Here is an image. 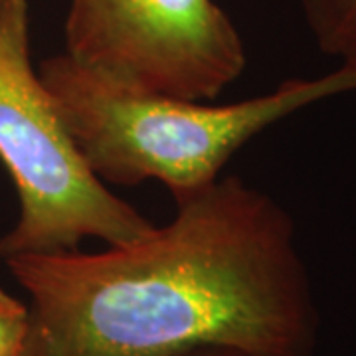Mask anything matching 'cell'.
Masks as SVG:
<instances>
[{
	"label": "cell",
	"mask_w": 356,
	"mask_h": 356,
	"mask_svg": "<svg viewBox=\"0 0 356 356\" xmlns=\"http://www.w3.org/2000/svg\"><path fill=\"white\" fill-rule=\"evenodd\" d=\"M28 295L22 356H315L321 317L293 216L222 177L139 240L4 259Z\"/></svg>",
	"instance_id": "obj_1"
},
{
	"label": "cell",
	"mask_w": 356,
	"mask_h": 356,
	"mask_svg": "<svg viewBox=\"0 0 356 356\" xmlns=\"http://www.w3.org/2000/svg\"><path fill=\"white\" fill-rule=\"evenodd\" d=\"M38 74L77 151L103 184L156 180L175 204L212 186L248 140L283 117L356 91V62L226 105L121 91L89 76L64 51L46 58Z\"/></svg>",
	"instance_id": "obj_2"
},
{
	"label": "cell",
	"mask_w": 356,
	"mask_h": 356,
	"mask_svg": "<svg viewBox=\"0 0 356 356\" xmlns=\"http://www.w3.org/2000/svg\"><path fill=\"white\" fill-rule=\"evenodd\" d=\"M0 161L18 218L0 259L79 250L88 238L117 245L154 228L89 170L30 60L28 0H0Z\"/></svg>",
	"instance_id": "obj_3"
},
{
	"label": "cell",
	"mask_w": 356,
	"mask_h": 356,
	"mask_svg": "<svg viewBox=\"0 0 356 356\" xmlns=\"http://www.w3.org/2000/svg\"><path fill=\"white\" fill-rule=\"evenodd\" d=\"M64 54L129 93L214 102L248 56L214 0H70Z\"/></svg>",
	"instance_id": "obj_4"
},
{
	"label": "cell",
	"mask_w": 356,
	"mask_h": 356,
	"mask_svg": "<svg viewBox=\"0 0 356 356\" xmlns=\"http://www.w3.org/2000/svg\"><path fill=\"white\" fill-rule=\"evenodd\" d=\"M299 8L318 50L356 62V0H299Z\"/></svg>",
	"instance_id": "obj_5"
},
{
	"label": "cell",
	"mask_w": 356,
	"mask_h": 356,
	"mask_svg": "<svg viewBox=\"0 0 356 356\" xmlns=\"http://www.w3.org/2000/svg\"><path fill=\"white\" fill-rule=\"evenodd\" d=\"M30 331L28 303L0 289V356H22Z\"/></svg>",
	"instance_id": "obj_6"
},
{
	"label": "cell",
	"mask_w": 356,
	"mask_h": 356,
	"mask_svg": "<svg viewBox=\"0 0 356 356\" xmlns=\"http://www.w3.org/2000/svg\"><path fill=\"white\" fill-rule=\"evenodd\" d=\"M180 356H254L243 350H236V348H224V346H206V348H196L191 353H184Z\"/></svg>",
	"instance_id": "obj_7"
}]
</instances>
